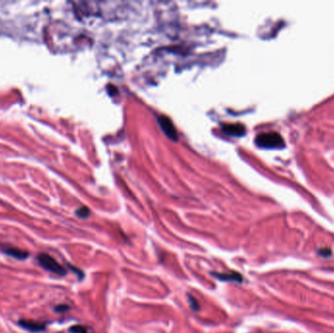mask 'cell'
Segmentation results:
<instances>
[{"label":"cell","instance_id":"52a82bcc","mask_svg":"<svg viewBox=\"0 0 334 333\" xmlns=\"http://www.w3.org/2000/svg\"><path fill=\"white\" fill-rule=\"evenodd\" d=\"M225 133L232 136H241L244 134V127L240 124H232V125H226L224 126Z\"/></svg>","mask_w":334,"mask_h":333},{"label":"cell","instance_id":"277c9868","mask_svg":"<svg viewBox=\"0 0 334 333\" xmlns=\"http://www.w3.org/2000/svg\"><path fill=\"white\" fill-rule=\"evenodd\" d=\"M158 123L161 129L163 130L169 139L173 140V141H177L178 140V135H177L176 128L174 127V124L170 120L168 117L166 116H160L158 118Z\"/></svg>","mask_w":334,"mask_h":333},{"label":"cell","instance_id":"8fae6325","mask_svg":"<svg viewBox=\"0 0 334 333\" xmlns=\"http://www.w3.org/2000/svg\"><path fill=\"white\" fill-rule=\"evenodd\" d=\"M68 268H70V269L73 271V273H75L77 275V276L79 277V279H83V276H84V274H83V272L81 270H79V269H77V268H75V267H73V265H70V264H68Z\"/></svg>","mask_w":334,"mask_h":333},{"label":"cell","instance_id":"7c38bea8","mask_svg":"<svg viewBox=\"0 0 334 333\" xmlns=\"http://www.w3.org/2000/svg\"><path fill=\"white\" fill-rule=\"evenodd\" d=\"M70 310V307L68 305H65V304H62V305H58L55 307V312L57 313H64V312H67Z\"/></svg>","mask_w":334,"mask_h":333},{"label":"cell","instance_id":"9c48e42d","mask_svg":"<svg viewBox=\"0 0 334 333\" xmlns=\"http://www.w3.org/2000/svg\"><path fill=\"white\" fill-rule=\"evenodd\" d=\"M70 333H88L86 328L82 325H73L70 328Z\"/></svg>","mask_w":334,"mask_h":333},{"label":"cell","instance_id":"3957f363","mask_svg":"<svg viewBox=\"0 0 334 333\" xmlns=\"http://www.w3.org/2000/svg\"><path fill=\"white\" fill-rule=\"evenodd\" d=\"M0 250H1V252L6 254V255H8L12 258H15V259H17V260H25V259H28L29 256V253L28 251L20 249V248L15 247V246L6 245V244H4V245L0 244Z\"/></svg>","mask_w":334,"mask_h":333},{"label":"cell","instance_id":"6da1fadb","mask_svg":"<svg viewBox=\"0 0 334 333\" xmlns=\"http://www.w3.org/2000/svg\"><path fill=\"white\" fill-rule=\"evenodd\" d=\"M37 261L43 269H45L48 272H51L57 276H65L67 275V270L58 263V261L54 259L53 257L50 256L49 254L46 253H41L37 256Z\"/></svg>","mask_w":334,"mask_h":333},{"label":"cell","instance_id":"ba28073f","mask_svg":"<svg viewBox=\"0 0 334 333\" xmlns=\"http://www.w3.org/2000/svg\"><path fill=\"white\" fill-rule=\"evenodd\" d=\"M75 213H76V215H77V216L79 217V218H82V219H84V218H87L88 216H89V214H90V210L88 209L87 207L83 206V207L79 208V209H77Z\"/></svg>","mask_w":334,"mask_h":333},{"label":"cell","instance_id":"5b68a950","mask_svg":"<svg viewBox=\"0 0 334 333\" xmlns=\"http://www.w3.org/2000/svg\"><path fill=\"white\" fill-rule=\"evenodd\" d=\"M211 275L222 281H231V282H237L241 283L243 281V277L240 273L235 272V271H230L228 273H211Z\"/></svg>","mask_w":334,"mask_h":333},{"label":"cell","instance_id":"7a4b0ae2","mask_svg":"<svg viewBox=\"0 0 334 333\" xmlns=\"http://www.w3.org/2000/svg\"><path fill=\"white\" fill-rule=\"evenodd\" d=\"M256 144L261 148L276 149L283 147V140L280 134L276 132L262 133L256 137Z\"/></svg>","mask_w":334,"mask_h":333},{"label":"cell","instance_id":"8992f818","mask_svg":"<svg viewBox=\"0 0 334 333\" xmlns=\"http://www.w3.org/2000/svg\"><path fill=\"white\" fill-rule=\"evenodd\" d=\"M19 325L30 332H41L44 331L46 328V325L44 324L29 321V319H21V321H19Z\"/></svg>","mask_w":334,"mask_h":333},{"label":"cell","instance_id":"30bf717a","mask_svg":"<svg viewBox=\"0 0 334 333\" xmlns=\"http://www.w3.org/2000/svg\"><path fill=\"white\" fill-rule=\"evenodd\" d=\"M188 298H189V302H190V306H191V309L192 310V311H198L199 305H198V303L196 302V300L190 294H188Z\"/></svg>","mask_w":334,"mask_h":333}]
</instances>
